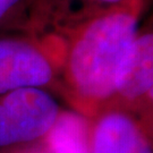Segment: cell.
I'll return each mask as SVG.
<instances>
[{
  "mask_svg": "<svg viewBox=\"0 0 153 153\" xmlns=\"http://www.w3.org/2000/svg\"><path fill=\"white\" fill-rule=\"evenodd\" d=\"M143 5L144 0H125L61 39L59 86L76 112L88 119L115 98Z\"/></svg>",
  "mask_w": 153,
  "mask_h": 153,
  "instance_id": "cell-1",
  "label": "cell"
},
{
  "mask_svg": "<svg viewBox=\"0 0 153 153\" xmlns=\"http://www.w3.org/2000/svg\"><path fill=\"white\" fill-rule=\"evenodd\" d=\"M62 111L48 88H23L0 95V153L41 146Z\"/></svg>",
  "mask_w": 153,
  "mask_h": 153,
  "instance_id": "cell-2",
  "label": "cell"
},
{
  "mask_svg": "<svg viewBox=\"0 0 153 153\" xmlns=\"http://www.w3.org/2000/svg\"><path fill=\"white\" fill-rule=\"evenodd\" d=\"M59 86V51L25 34L0 35V95L23 88Z\"/></svg>",
  "mask_w": 153,
  "mask_h": 153,
  "instance_id": "cell-3",
  "label": "cell"
},
{
  "mask_svg": "<svg viewBox=\"0 0 153 153\" xmlns=\"http://www.w3.org/2000/svg\"><path fill=\"white\" fill-rule=\"evenodd\" d=\"M88 153H153V129L134 110L110 103L88 118Z\"/></svg>",
  "mask_w": 153,
  "mask_h": 153,
  "instance_id": "cell-4",
  "label": "cell"
},
{
  "mask_svg": "<svg viewBox=\"0 0 153 153\" xmlns=\"http://www.w3.org/2000/svg\"><path fill=\"white\" fill-rule=\"evenodd\" d=\"M125 0H34L31 35L60 42L71 30Z\"/></svg>",
  "mask_w": 153,
  "mask_h": 153,
  "instance_id": "cell-5",
  "label": "cell"
},
{
  "mask_svg": "<svg viewBox=\"0 0 153 153\" xmlns=\"http://www.w3.org/2000/svg\"><path fill=\"white\" fill-rule=\"evenodd\" d=\"M153 88V19L140 25L110 103L131 108ZM109 103V104H110Z\"/></svg>",
  "mask_w": 153,
  "mask_h": 153,
  "instance_id": "cell-6",
  "label": "cell"
},
{
  "mask_svg": "<svg viewBox=\"0 0 153 153\" xmlns=\"http://www.w3.org/2000/svg\"><path fill=\"white\" fill-rule=\"evenodd\" d=\"M43 144L49 153H88V119L62 111Z\"/></svg>",
  "mask_w": 153,
  "mask_h": 153,
  "instance_id": "cell-7",
  "label": "cell"
},
{
  "mask_svg": "<svg viewBox=\"0 0 153 153\" xmlns=\"http://www.w3.org/2000/svg\"><path fill=\"white\" fill-rule=\"evenodd\" d=\"M33 2L34 0H0V35H31Z\"/></svg>",
  "mask_w": 153,
  "mask_h": 153,
  "instance_id": "cell-8",
  "label": "cell"
},
{
  "mask_svg": "<svg viewBox=\"0 0 153 153\" xmlns=\"http://www.w3.org/2000/svg\"><path fill=\"white\" fill-rule=\"evenodd\" d=\"M129 109L134 110L153 129V88H150L148 93Z\"/></svg>",
  "mask_w": 153,
  "mask_h": 153,
  "instance_id": "cell-9",
  "label": "cell"
},
{
  "mask_svg": "<svg viewBox=\"0 0 153 153\" xmlns=\"http://www.w3.org/2000/svg\"><path fill=\"white\" fill-rule=\"evenodd\" d=\"M25 153H49V151L45 149L44 144H42L41 146H39V148L34 149L32 151H28V152H25Z\"/></svg>",
  "mask_w": 153,
  "mask_h": 153,
  "instance_id": "cell-10",
  "label": "cell"
}]
</instances>
